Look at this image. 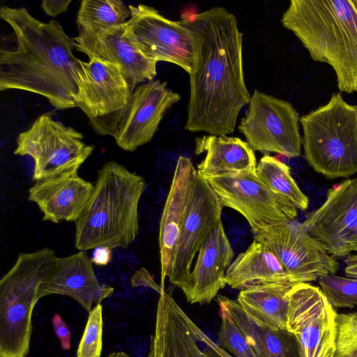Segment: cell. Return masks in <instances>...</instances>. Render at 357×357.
Instances as JSON below:
<instances>
[{
  "label": "cell",
  "instance_id": "cell-1",
  "mask_svg": "<svg viewBox=\"0 0 357 357\" xmlns=\"http://www.w3.org/2000/svg\"><path fill=\"white\" fill-rule=\"evenodd\" d=\"M182 20L198 40L197 58L189 75L185 129L226 136L234 132L238 114L251 97L244 82L243 33L236 17L222 7Z\"/></svg>",
  "mask_w": 357,
  "mask_h": 357
},
{
  "label": "cell",
  "instance_id": "cell-2",
  "mask_svg": "<svg viewBox=\"0 0 357 357\" xmlns=\"http://www.w3.org/2000/svg\"><path fill=\"white\" fill-rule=\"evenodd\" d=\"M0 17L17 40L15 49L0 51V90L37 93L57 109L77 107L86 74L74 38L58 21H39L24 7L2 6Z\"/></svg>",
  "mask_w": 357,
  "mask_h": 357
},
{
  "label": "cell",
  "instance_id": "cell-3",
  "mask_svg": "<svg viewBox=\"0 0 357 357\" xmlns=\"http://www.w3.org/2000/svg\"><path fill=\"white\" fill-rule=\"evenodd\" d=\"M281 22L314 61L333 68L340 92H357V12L351 0H291Z\"/></svg>",
  "mask_w": 357,
  "mask_h": 357
},
{
  "label": "cell",
  "instance_id": "cell-4",
  "mask_svg": "<svg viewBox=\"0 0 357 357\" xmlns=\"http://www.w3.org/2000/svg\"><path fill=\"white\" fill-rule=\"evenodd\" d=\"M144 179L109 161L98 171L92 194L75 222V246L81 251L105 246L126 248L139 232L138 205Z\"/></svg>",
  "mask_w": 357,
  "mask_h": 357
},
{
  "label": "cell",
  "instance_id": "cell-5",
  "mask_svg": "<svg viewBox=\"0 0 357 357\" xmlns=\"http://www.w3.org/2000/svg\"><path fill=\"white\" fill-rule=\"evenodd\" d=\"M304 156L313 169L333 179L357 173V105L340 92L300 117Z\"/></svg>",
  "mask_w": 357,
  "mask_h": 357
},
{
  "label": "cell",
  "instance_id": "cell-6",
  "mask_svg": "<svg viewBox=\"0 0 357 357\" xmlns=\"http://www.w3.org/2000/svg\"><path fill=\"white\" fill-rule=\"evenodd\" d=\"M53 250L20 253L0 280V357H26L40 284L56 266Z\"/></svg>",
  "mask_w": 357,
  "mask_h": 357
},
{
  "label": "cell",
  "instance_id": "cell-7",
  "mask_svg": "<svg viewBox=\"0 0 357 357\" xmlns=\"http://www.w3.org/2000/svg\"><path fill=\"white\" fill-rule=\"evenodd\" d=\"M83 138L75 128L54 121L50 114H43L19 134L14 154L33 159L35 181L77 172L94 150Z\"/></svg>",
  "mask_w": 357,
  "mask_h": 357
},
{
  "label": "cell",
  "instance_id": "cell-8",
  "mask_svg": "<svg viewBox=\"0 0 357 357\" xmlns=\"http://www.w3.org/2000/svg\"><path fill=\"white\" fill-rule=\"evenodd\" d=\"M130 17L124 24L128 37L149 59L178 65L189 75L198 55L195 31L182 20L172 21L144 4L129 5Z\"/></svg>",
  "mask_w": 357,
  "mask_h": 357
},
{
  "label": "cell",
  "instance_id": "cell-9",
  "mask_svg": "<svg viewBox=\"0 0 357 357\" xmlns=\"http://www.w3.org/2000/svg\"><path fill=\"white\" fill-rule=\"evenodd\" d=\"M202 176L212 188L222 206L239 212L255 234L293 221L297 216L296 207L270 190L259 180L256 170Z\"/></svg>",
  "mask_w": 357,
  "mask_h": 357
},
{
  "label": "cell",
  "instance_id": "cell-10",
  "mask_svg": "<svg viewBox=\"0 0 357 357\" xmlns=\"http://www.w3.org/2000/svg\"><path fill=\"white\" fill-rule=\"evenodd\" d=\"M299 120L290 102L256 89L238 128L254 151L273 152L291 158L301 153Z\"/></svg>",
  "mask_w": 357,
  "mask_h": 357
},
{
  "label": "cell",
  "instance_id": "cell-11",
  "mask_svg": "<svg viewBox=\"0 0 357 357\" xmlns=\"http://www.w3.org/2000/svg\"><path fill=\"white\" fill-rule=\"evenodd\" d=\"M86 77L76 100L89 123L100 135L114 137L133 92L119 66L99 56L82 61Z\"/></svg>",
  "mask_w": 357,
  "mask_h": 357
},
{
  "label": "cell",
  "instance_id": "cell-12",
  "mask_svg": "<svg viewBox=\"0 0 357 357\" xmlns=\"http://www.w3.org/2000/svg\"><path fill=\"white\" fill-rule=\"evenodd\" d=\"M288 296L287 329L297 338L301 357H334L337 312L321 289L301 282Z\"/></svg>",
  "mask_w": 357,
  "mask_h": 357
},
{
  "label": "cell",
  "instance_id": "cell-13",
  "mask_svg": "<svg viewBox=\"0 0 357 357\" xmlns=\"http://www.w3.org/2000/svg\"><path fill=\"white\" fill-rule=\"evenodd\" d=\"M278 257L287 274L296 282H310L335 275L339 263L325 246L312 237L303 223L290 221L255 234Z\"/></svg>",
  "mask_w": 357,
  "mask_h": 357
},
{
  "label": "cell",
  "instance_id": "cell-14",
  "mask_svg": "<svg viewBox=\"0 0 357 357\" xmlns=\"http://www.w3.org/2000/svg\"><path fill=\"white\" fill-rule=\"evenodd\" d=\"M302 223L333 257L357 252V178L330 188L324 204Z\"/></svg>",
  "mask_w": 357,
  "mask_h": 357
},
{
  "label": "cell",
  "instance_id": "cell-15",
  "mask_svg": "<svg viewBox=\"0 0 357 357\" xmlns=\"http://www.w3.org/2000/svg\"><path fill=\"white\" fill-rule=\"evenodd\" d=\"M222 206L207 181L197 174L181 229L179 243L169 281L178 287L191 272L195 255L222 220Z\"/></svg>",
  "mask_w": 357,
  "mask_h": 357
},
{
  "label": "cell",
  "instance_id": "cell-16",
  "mask_svg": "<svg viewBox=\"0 0 357 357\" xmlns=\"http://www.w3.org/2000/svg\"><path fill=\"white\" fill-rule=\"evenodd\" d=\"M180 98L165 82L152 80L137 86L114 136L116 144L133 151L149 142L167 110Z\"/></svg>",
  "mask_w": 357,
  "mask_h": 357
},
{
  "label": "cell",
  "instance_id": "cell-17",
  "mask_svg": "<svg viewBox=\"0 0 357 357\" xmlns=\"http://www.w3.org/2000/svg\"><path fill=\"white\" fill-rule=\"evenodd\" d=\"M192 324L171 292L165 289L158 299L155 331L146 357H222L205 343L199 347Z\"/></svg>",
  "mask_w": 357,
  "mask_h": 357
},
{
  "label": "cell",
  "instance_id": "cell-18",
  "mask_svg": "<svg viewBox=\"0 0 357 357\" xmlns=\"http://www.w3.org/2000/svg\"><path fill=\"white\" fill-rule=\"evenodd\" d=\"M234 252L222 220L208 236L188 277L180 286L190 303H208L226 284L225 273Z\"/></svg>",
  "mask_w": 357,
  "mask_h": 357
},
{
  "label": "cell",
  "instance_id": "cell-19",
  "mask_svg": "<svg viewBox=\"0 0 357 357\" xmlns=\"http://www.w3.org/2000/svg\"><path fill=\"white\" fill-rule=\"evenodd\" d=\"M197 171L189 158L180 156L162 211L159 231L161 288L173 268L181 229L191 198Z\"/></svg>",
  "mask_w": 357,
  "mask_h": 357
},
{
  "label": "cell",
  "instance_id": "cell-20",
  "mask_svg": "<svg viewBox=\"0 0 357 357\" xmlns=\"http://www.w3.org/2000/svg\"><path fill=\"white\" fill-rule=\"evenodd\" d=\"M113 292L112 286L98 280L86 251H80L58 258L56 266L40 284L38 298L52 294L67 296L89 312L94 304L100 303Z\"/></svg>",
  "mask_w": 357,
  "mask_h": 357
},
{
  "label": "cell",
  "instance_id": "cell-21",
  "mask_svg": "<svg viewBox=\"0 0 357 357\" xmlns=\"http://www.w3.org/2000/svg\"><path fill=\"white\" fill-rule=\"evenodd\" d=\"M94 185L77 172H68L36 181L29 190V200L35 202L43 220L58 223L75 222L84 209Z\"/></svg>",
  "mask_w": 357,
  "mask_h": 357
},
{
  "label": "cell",
  "instance_id": "cell-22",
  "mask_svg": "<svg viewBox=\"0 0 357 357\" xmlns=\"http://www.w3.org/2000/svg\"><path fill=\"white\" fill-rule=\"evenodd\" d=\"M216 301L229 313L257 357H301L298 342L293 333L256 319L235 300L218 295Z\"/></svg>",
  "mask_w": 357,
  "mask_h": 357
},
{
  "label": "cell",
  "instance_id": "cell-23",
  "mask_svg": "<svg viewBox=\"0 0 357 357\" xmlns=\"http://www.w3.org/2000/svg\"><path fill=\"white\" fill-rule=\"evenodd\" d=\"M96 56L119 66L132 89L155 77L156 62L146 58L128 37L124 24L114 26L98 36Z\"/></svg>",
  "mask_w": 357,
  "mask_h": 357
},
{
  "label": "cell",
  "instance_id": "cell-24",
  "mask_svg": "<svg viewBox=\"0 0 357 357\" xmlns=\"http://www.w3.org/2000/svg\"><path fill=\"white\" fill-rule=\"evenodd\" d=\"M206 152L197 165L199 174H221L256 170L257 160L253 149L238 137L205 135L195 139V153Z\"/></svg>",
  "mask_w": 357,
  "mask_h": 357
},
{
  "label": "cell",
  "instance_id": "cell-25",
  "mask_svg": "<svg viewBox=\"0 0 357 357\" xmlns=\"http://www.w3.org/2000/svg\"><path fill=\"white\" fill-rule=\"evenodd\" d=\"M225 280L227 285L241 291L255 285L280 281L298 284L287 274L274 253L255 239L231 263L225 273Z\"/></svg>",
  "mask_w": 357,
  "mask_h": 357
},
{
  "label": "cell",
  "instance_id": "cell-26",
  "mask_svg": "<svg viewBox=\"0 0 357 357\" xmlns=\"http://www.w3.org/2000/svg\"><path fill=\"white\" fill-rule=\"evenodd\" d=\"M130 17L129 6L121 1H82L76 20L75 49L89 58L96 56L98 36L109 28L124 24Z\"/></svg>",
  "mask_w": 357,
  "mask_h": 357
},
{
  "label": "cell",
  "instance_id": "cell-27",
  "mask_svg": "<svg viewBox=\"0 0 357 357\" xmlns=\"http://www.w3.org/2000/svg\"><path fill=\"white\" fill-rule=\"evenodd\" d=\"M294 284L291 281H280L252 286L241 290L236 301L256 319L274 328L288 330V294Z\"/></svg>",
  "mask_w": 357,
  "mask_h": 357
},
{
  "label": "cell",
  "instance_id": "cell-28",
  "mask_svg": "<svg viewBox=\"0 0 357 357\" xmlns=\"http://www.w3.org/2000/svg\"><path fill=\"white\" fill-rule=\"evenodd\" d=\"M256 173L259 180L273 192L289 200L297 209L305 211L307 208L308 198L292 178L290 168L285 163L266 154L257 164Z\"/></svg>",
  "mask_w": 357,
  "mask_h": 357
},
{
  "label": "cell",
  "instance_id": "cell-29",
  "mask_svg": "<svg viewBox=\"0 0 357 357\" xmlns=\"http://www.w3.org/2000/svg\"><path fill=\"white\" fill-rule=\"evenodd\" d=\"M318 282L333 307L353 308L357 306V278L328 275L319 278Z\"/></svg>",
  "mask_w": 357,
  "mask_h": 357
},
{
  "label": "cell",
  "instance_id": "cell-30",
  "mask_svg": "<svg viewBox=\"0 0 357 357\" xmlns=\"http://www.w3.org/2000/svg\"><path fill=\"white\" fill-rule=\"evenodd\" d=\"M219 307L221 324L218 332V345L234 357H257L229 313L223 307Z\"/></svg>",
  "mask_w": 357,
  "mask_h": 357
},
{
  "label": "cell",
  "instance_id": "cell-31",
  "mask_svg": "<svg viewBox=\"0 0 357 357\" xmlns=\"http://www.w3.org/2000/svg\"><path fill=\"white\" fill-rule=\"evenodd\" d=\"M334 357H357V311L336 314Z\"/></svg>",
  "mask_w": 357,
  "mask_h": 357
},
{
  "label": "cell",
  "instance_id": "cell-32",
  "mask_svg": "<svg viewBox=\"0 0 357 357\" xmlns=\"http://www.w3.org/2000/svg\"><path fill=\"white\" fill-rule=\"evenodd\" d=\"M100 303L89 312L77 351V357H100L102 347V315Z\"/></svg>",
  "mask_w": 357,
  "mask_h": 357
},
{
  "label": "cell",
  "instance_id": "cell-33",
  "mask_svg": "<svg viewBox=\"0 0 357 357\" xmlns=\"http://www.w3.org/2000/svg\"><path fill=\"white\" fill-rule=\"evenodd\" d=\"M54 331L59 338L61 346L64 350L71 347V333L60 314L56 313L52 319Z\"/></svg>",
  "mask_w": 357,
  "mask_h": 357
},
{
  "label": "cell",
  "instance_id": "cell-34",
  "mask_svg": "<svg viewBox=\"0 0 357 357\" xmlns=\"http://www.w3.org/2000/svg\"><path fill=\"white\" fill-rule=\"evenodd\" d=\"M133 287L145 286L156 291L160 294L165 290L157 284L150 273L145 268H141L135 273L131 280Z\"/></svg>",
  "mask_w": 357,
  "mask_h": 357
},
{
  "label": "cell",
  "instance_id": "cell-35",
  "mask_svg": "<svg viewBox=\"0 0 357 357\" xmlns=\"http://www.w3.org/2000/svg\"><path fill=\"white\" fill-rule=\"evenodd\" d=\"M70 3L71 0H44L40 6L47 15L56 17L67 11Z\"/></svg>",
  "mask_w": 357,
  "mask_h": 357
},
{
  "label": "cell",
  "instance_id": "cell-36",
  "mask_svg": "<svg viewBox=\"0 0 357 357\" xmlns=\"http://www.w3.org/2000/svg\"><path fill=\"white\" fill-rule=\"evenodd\" d=\"M112 249L105 246L94 248L91 261L98 266H105L112 260Z\"/></svg>",
  "mask_w": 357,
  "mask_h": 357
},
{
  "label": "cell",
  "instance_id": "cell-37",
  "mask_svg": "<svg viewBox=\"0 0 357 357\" xmlns=\"http://www.w3.org/2000/svg\"><path fill=\"white\" fill-rule=\"evenodd\" d=\"M192 328L199 339L216 351L222 357H234L207 336L194 322Z\"/></svg>",
  "mask_w": 357,
  "mask_h": 357
},
{
  "label": "cell",
  "instance_id": "cell-38",
  "mask_svg": "<svg viewBox=\"0 0 357 357\" xmlns=\"http://www.w3.org/2000/svg\"><path fill=\"white\" fill-rule=\"evenodd\" d=\"M344 272L349 278H357V254H350L344 259Z\"/></svg>",
  "mask_w": 357,
  "mask_h": 357
},
{
  "label": "cell",
  "instance_id": "cell-39",
  "mask_svg": "<svg viewBox=\"0 0 357 357\" xmlns=\"http://www.w3.org/2000/svg\"><path fill=\"white\" fill-rule=\"evenodd\" d=\"M108 357H130L128 354L123 351H116L111 353Z\"/></svg>",
  "mask_w": 357,
  "mask_h": 357
},
{
  "label": "cell",
  "instance_id": "cell-40",
  "mask_svg": "<svg viewBox=\"0 0 357 357\" xmlns=\"http://www.w3.org/2000/svg\"><path fill=\"white\" fill-rule=\"evenodd\" d=\"M351 2L353 3V5H354V7L355 10L357 12V0H351Z\"/></svg>",
  "mask_w": 357,
  "mask_h": 357
}]
</instances>
